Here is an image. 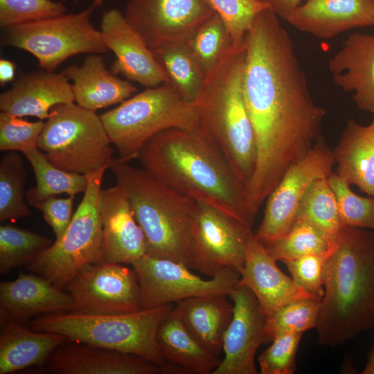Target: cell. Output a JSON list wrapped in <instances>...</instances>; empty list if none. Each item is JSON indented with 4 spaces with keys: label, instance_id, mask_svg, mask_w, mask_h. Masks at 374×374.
<instances>
[{
    "label": "cell",
    "instance_id": "60d3db41",
    "mask_svg": "<svg viewBox=\"0 0 374 374\" xmlns=\"http://www.w3.org/2000/svg\"><path fill=\"white\" fill-rule=\"evenodd\" d=\"M44 122H30L10 114H0V150L22 153L38 148V139Z\"/></svg>",
    "mask_w": 374,
    "mask_h": 374
},
{
    "label": "cell",
    "instance_id": "8d00e7d4",
    "mask_svg": "<svg viewBox=\"0 0 374 374\" xmlns=\"http://www.w3.org/2000/svg\"><path fill=\"white\" fill-rule=\"evenodd\" d=\"M321 299L307 298L290 302L266 317L265 330L270 342L285 333H303L317 327Z\"/></svg>",
    "mask_w": 374,
    "mask_h": 374
},
{
    "label": "cell",
    "instance_id": "f35d334b",
    "mask_svg": "<svg viewBox=\"0 0 374 374\" xmlns=\"http://www.w3.org/2000/svg\"><path fill=\"white\" fill-rule=\"evenodd\" d=\"M337 198L344 226H354L374 231V197H362L353 192L350 184L336 172L328 179Z\"/></svg>",
    "mask_w": 374,
    "mask_h": 374
},
{
    "label": "cell",
    "instance_id": "277c9868",
    "mask_svg": "<svg viewBox=\"0 0 374 374\" xmlns=\"http://www.w3.org/2000/svg\"><path fill=\"white\" fill-rule=\"evenodd\" d=\"M244 58L245 43L241 48L233 46L207 74L195 103L199 114L198 130L216 145L246 190L257 151L242 90Z\"/></svg>",
    "mask_w": 374,
    "mask_h": 374
},
{
    "label": "cell",
    "instance_id": "484cf974",
    "mask_svg": "<svg viewBox=\"0 0 374 374\" xmlns=\"http://www.w3.org/2000/svg\"><path fill=\"white\" fill-rule=\"evenodd\" d=\"M371 122L362 125L347 121L333 149L336 173L350 185L374 197V114Z\"/></svg>",
    "mask_w": 374,
    "mask_h": 374
},
{
    "label": "cell",
    "instance_id": "d4e9b609",
    "mask_svg": "<svg viewBox=\"0 0 374 374\" xmlns=\"http://www.w3.org/2000/svg\"><path fill=\"white\" fill-rule=\"evenodd\" d=\"M62 73L72 81L74 103L91 111L120 104L137 91L129 80L109 71L98 54H89L80 66L71 65Z\"/></svg>",
    "mask_w": 374,
    "mask_h": 374
},
{
    "label": "cell",
    "instance_id": "9a60e30c",
    "mask_svg": "<svg viewBox=\"0 0 374 374\" xmlns=\"http://www.w3.org/2000/svg\"><path fill=\"white\" fill-rule=\"evenodd\" d=\"M214 12L206 0H129L124 15L151 48L186 42Z\"/></svg>",
    "mask_w": 374,
    "mask_h": 374
},
{
    "label": "cell",
    "instance_id": "e0dca14e",
    "mask_svg": "<svg viewBox=\"0 0 374 374\" xmlns=\"http://www.w3.org/2000/svg\"><path fill=\"white\" fill-rule=\"evenodd\" d=\"M45 367L53 374H181L170 362L159 365L130 353L68 341L57 347Z\"/></svg>",
    "mask_w": 374,
    "mask_h": 374
},
{
    "label": "cell",
    "instance_id": "8992f818",
    "mask_svg": "<svg viewBox=\"0 0 374 374\" xmlns=\"http://www.w3.org/2000/svg\"><path fill=\"white\" fill-rule=\"evenodd\" d=\"M175 305L167 303L115 314H89L75 312L42 314L34 319L33 330L62 335L71 341L134 354L159 365L168 362L157 342L162 320Z\"/></svg>",
    "mask_w": 374,
    "mask_h": 374
},
{
    "label": "cell",
    "instance_id": "bcb514c9",
    "mask_svg": "<svg viewBox=\"0 0 374 374\" xmlns=\"http://www.w3.org/2000/svg\"><path fill=\"white\" fill-rule=\"evenodd\" d=\"M15 71V63L6 59L0 60V84L1 87L14 80Z\"/></svg>",
    "mask_w": 374,
    "mask_h": 374
},
{
    "label": "cell",
    "instance_id": "ba28073f",
    "mask_svg": "<svg viewBox=\"0 0 374 374\" xmlns=\"http://www.w3.org/2000/svg\"><path fill=\"white\" fill-rule=\"evenodd\" d=\"M111 143L100 116L72 103L51 109L37 147L55 166L87 175L109 168Z\"/></svg>",
    "mask_w": 374,
    "mask_h": 374
},
{
    "label": "cell",
    "instance_id": "83f0119b",
    "mask_svg": "<svg viewBox=\"0 0 374 374\" xmlns=\"http://www.w3.org/2000/svg\"><path fill=\"white\" fill-rule=\"evenodd\" d=\"M228 296H193L177 303L182 323L206 350L215 356L223 350V341L233 316Z\"/></svg>",
    "mask_w": 374,
    "mask_h": 374
},
{
    "label": "cell",
    "instance_id": "7bdbcfd3",
    "mask_svg": "<svg viewBox=\"0 0 374 374\" xmlns=\"http://www.w3.org/2000/svg\"><path fill=\"white\" fill-rule=\"evenodd\" d=\"M327 258L310 254L283 262L299 287L311 296L321 299L324 294V269Z\"/></svg>",
    "mask_w": 374,
    "mask_h": 374
},
{
    "label": "cell",
    "instance_id": "52a82bcc",
    "mask_svg": "<svg viewBox=\"0 0 374 374\" xmlns=\"http://www.w3.org/2000/svg\"><path fill=\"white\" fill-rule=\"evenodd\" d=\"M100 118L119 159L125 162L138 159L143 145L163 130L196 131L199 127L197 104L185 100L169 82L147 88Z\"/></svg>",
    "mask_w": 374,
    "mask_h": 374
},
{
    "label": "cell",
    "instance_id": "d6986e66",
    "mask_svg": "<svg viewBox=\"0 0 374 374\" xmlns=\"http://www.w3.org/2000/svg\"><path fill=\"white\" fill-rule=\"evenodd\" d=\"M103 262L131 265L146 254V240L127 195L115 186L100 190Z\"/></svg>",
    "mask_w": 374,
    "mask_h": 374
},
{
    "label": "cell",
    "instance_id": "7c38bea8",
    "mask_svg": "<svg viewBox=\"0 0 374 374\" xmlns=\"http://www.w3.org/2000/svg\"><path fill=\"white\" fill-rule=\"evenodd\" d=\"M335 163L333 150L321 136L308 154L287 169L267 197L255 237L266 246L287 232L311 184L319 179L328 178Z\"/></svg>",
    "mask_w": 374,
    "mask_h": 374
},
{
    "label": "cell",
    "instance_id": "5b68a950",
    "mask_svg": "<svg viewBox=\"0 0 374 374\" xmlns=\"http://www.w3.org/2000/svg\"><path fill=\"white\" fill-rule=\"evenodd\" d=\"M109 168L127 195L146 240V254L193 269L192 227L197 202L148 170L114 159Z\"/></svg>",
    "mask_w": 374,
    "mask_h": 374
},
{
    "label": "cell",
    "instance_id": "44dd1931",
    "mask_svg": "<svg viewBox=\"0 0 374 374\" xmlns=\"http://www.w3.org/2000/svg\"><path fill=\"white\" fill-rule=\"evenodd\" d=\"M74 103L71 84L60 73L42 70L20 74L11 89L0 94V109L17 117L47 119L60 104Z\"/></svg>",
    "mask_w": 374,
    "mask_h": 374
},
{
    "label": "cell",
    "instance_id": "603a6c76",
    "mask_svg": "<svg viewBox=\"0 0 374 374\" xmlns=\"http://www.w3.org/2000/svg\"><path fill=\"white\" fill-rule=\"evenodd\" d=\"M321 39L349 29L374 26V0H306L286 21Z\"/></svg>",
    "mask_w": 374,
    "mask_h": 374
},
{
    "label": "cell",
    "instance_id": "c3c4849f",
    "mask_svg": "<svg viewBox=\"0 0 374 374\" xmlns=\"http://www.w3.org/2000/svg\"><path fill=\"white\" fill-rule=\"evenodd\" d=\"M104 0H93L92 4L96 8L99 7L103 3Z\"/></svg>",
    "mask_w": 374,
    "mask_h": 374
},
{
    "label": "cell",
    "instance_id": "f546056e",
    "mask_svg": "<svg viewBox=\"0 0 374 374\" xmlns=\"http://www.w3.org/2000/svg\"><path fill=\"white\" fill-rule=\"evenodd\" d=\"M168 82L186 101L199 96L207 74L186 42H168L150 48Z\"/></svg>",
    "mask_w": 374,
    "mask_h": 374
},
{
    "label": "cell",
    "instance_id": "4fadbf2b",
    "mask_svg": "<svg viewBox=\"0 0 374 374\" xmlns=\"http://www.w3.org/2000/svg\"><path fill=\"white\" fill-rule=\"evenodd\" d=\"M251 228L203 203L193 220V269L214 277L225 269L240 272Z\"/></svg>",
    "mask_w": 374,
    "mask_h": 374
},
{
    "label": "cell",
    "instance_id": "7dc6e473",
    "mask_svg": "<svg viewBox=\"0 0 374 374\" xmlns=\"http://www.w3.org/2000/svg\"><path fill=\"white\" fill-rule=\"evenodd\" d=\"M363 374H374V346L368 355V361L362 371Z\"/></svg>",
    "mask_w": 374,
    "mask_h": 374
},
{
    "label": "cell",
    "instance_id": "7402d4cb",
    "mask_svg": "<svg viewBox=\"0 0 374 374\" xmlns=\"http://www.w3.org/2000/svg\"><path fill=\"white\" fill-rule=\"evenodd\" d=\"M73 307L68 292L32 272H20L15 280L0 283L1 325L34 315L70 312Z\"/></svg>",
    "mask_w": 374,
    "mask_h": 374
},
{
    "label": "cell",
    "instance_id": "9c48e42d",
    "mask_svg": "<svg viewBox=\"0 0 374 374\" xmlns=\"http://www.w3.org/2000/svg\"><path fill=\"white\" fill-rule=\"evenodd\" d=\"M107 168L87 175L84 196L62 235L27 265V269L63 289L87 265L103 262L99 195Z\"/></svg>",
    "mask_w": 374,
    "mask_h": 374
},
{
    "label": "cell",
    "instance_id": "7a4b0ae2",
    "mask_svg": "<svg viewBox=\"0 0 374 374\" xmlns=\"http://www.w3.org/2000/svg\"><path fill=\"white\" fill-rule=\"evenodd\" d=\"M138 159L168 187L251 228L254 217L244 187L219 149L199 130H163L143 145Z\"/></svg>",
    "mask_w": 374,
    "mask_h": 374
},
{
    "label": "cell",
    "instance_id": "ee69618b",
    "mask_svg": "<svg viewBox=\"0 0 374 374\" xmlns=\"http://www.w3.org/2000/svg\"><path fill=\"white\" fill-rule=\"evenodd\" d=\"M73 195L66 198L48 197L34 207L43 214L46 223L52 229L56 239L60 238L68 227L73 217Z\"/></svg>",
    "mask_w": 374,
    "mask_h": 374
},
{
    "label": "cell",
    "instance_id": "5bb4252c",
    "mask_svg": "<svg viewBox=\"0 0 374 374\" xmlns=\"http://www.w3.org/2000/svg\"><path fill=\"white\" fill-rule=\"evenodd\" d=\"M125 265L100 262L82 268L65 287L73 299L71 312L115 314L142 310L137 277Z\"/></svg>",
    "mask_w": 374,
    "mask_h": 374
},
{
    "label": "cell",
    "instance_id": "cb8c5ba5",
    "mask_svg": "<svg viewBox=\"0 0 374 374\" xmlns=\"http://www.w3.org/2000/svg\"><path fill=\"white\" fill-rule=\"evenodd\" d=\"M328 69L337 86L354 92L360 110L374 114V35L350 34L330 59Z\"/></svg>",
    "mask_w": 374,
    "mask_h": 374
},
{
    "label": "cell",
    "instance_id": "1f68e13d",
    "mask_svg": "<svg viewBox=\"0 0 374 374\" xmlns=\"http://www.w3.org/2000/svg\"><path fill=\"white\" fill-rule=\"evenodd\" d=\"M336 240L329 238L312 223L297 219L287 232L265 247L276 261L284 262L310 254L328 258L335 247Z\"/></svg>",
    "mask_w": 374,
    "mask_h": 374
},
{
    "label": "cell",
    "instance_id": "e575fe53",
    "mask_svg": "<svg viewBox=\"0 0 374 374\" xmlns=\"http://www.w3.org/2000/svg\"><path fill=\"white\" fill-rule=\"evenodd\" d=\"M40 234L10 224L0 226V272L28 265L52 244Z\"/></svg>",
    "mask_w": 374,
    "mask_h": 374
},
{
    "label": "cell",
    "instance_id": "f6af8a7d",
    "mask_svg": "<svg viewBox=\"0 0 374 374\" xmlns=\"http://www.w3.org/2000/svg\"><path fill=\"white\" fill-rule=\"evenodd\" d=\"M268 4L269 9L278 17L287 21L300 6L302 0H259Z\"/></svg>",
    "mask_w": 374,
    "mask_h": 374
},
{
    "label": "cell",
    "instance_id": "836d02e7",
    "mask_svg": "<svg viewBox=\"0 0 374 374\" xmlns=\"http://www.w3.org/2000/svg\"><path fill=\"white\" fill-rule=\"evenodd\" d=\"M26 177L21 155L16 151L3 154L0 161V220L28 217L31 211L25 202Z\"/></svg>",
    "mask_w": 374,
    "mask_h": 374
},
{
    "label": "cell",
    "instance_id": "3957f363",
    "mask_svg": "<svg viewBox=\"0 0 374 374\" xmlns=\"http://www.w3.org/2000/svg\"><path fill=\"white\" fill-rule=\"evenodd\" d=\"M374 326V231L344 226L324 269L318 343L335 347Z\"/></svg>",
    "mask_w": 374,
    "mask_h": 374
},
{
    "label": "cell",
    "instance_id": "ab89813d",
    "mask_svg": "<svg viewBox=\"0 0 374 374\" xmlns=\"http://www.w3.org/2000/svg\"><path fill=\"white\" fill-rule=\"evenodd\" d=\"M63 2L52 0H0V26L3 29L66 13Z\"/></svg>",
    "mask_w": 374,
    "mask_h": 374
},
{
    "label": "cell",
    "instance_id": "d6a6232c",
    "mask_svg": "<svg viewBox=\"0 0 374 374\" xmlns=\"http://www.w3.org/2000/svg\"><path fill=\"white\" fill-rule=\"evenodd\" d=\"M328 179H319L311 184L299 204L295 220H306L336 240L344 225Z\"/></svg>",
    "mask_w": 374,
    "mask_h": 374
},
{
    "label": "cell",
    "instance_id": "f1b7e54d",
    "mask_svg": "<svg viewBox=\"0 0 374 374\" xmlns=\"http://www.w3.org/2000/svg\"><path fill=\"white\" fill-rule=\"evenodd\" d=\"M157 342L166 362L184 368L189 374H212L222 360L202 347L187 330L177 305L161 322Z\"/></svg>",
    "mask_w": 374,
    "mask_h": 374
},
{
    "label": "cell",
    "instance_id": "b9f144b4",
    "mask_svg": "<svg viewBox=\"0 0 374 374\" xmlns=\"http://www.w3.org/2000/svg\"><path fill=\"white\" fill-rule=\"evenodd\" d=\"M302 333H285L276 337L259 357L261 374H292L296 368V355Z\"/></svg>",
    "mask_w": 374,
    "mask_h": 374
},
{
    "label": "cell",
    "instance_id": "6da1fadb",
    "mask_svg": "<svg viewBox=\"0 0 374 374\" xmlns=\"http://www.w3.org/2000/svg\"><path fill=\"white\" fill-rule=\"evenodd\" d=\"M242 90L257 151L246 190L250 204L260 207L321 136L326 112L314 101L293 41L269 8L245 37Z\"/></svg>",
    "mask_w": 374,
    "mask_h": 374
},
{
    "label": "cell",
    "instance_id": "30bf717a",
    "mask_svg": "<svg viewBox=\"0 0 374 374\" xmlns=\"http://www.w3.org/2000/svg\"><path fill=\"white\" fill-rule=\"evenodd\" d=\"M91 4L76 13H64L6 29L4 42L32 54L43 70L54 72L71 56L105 53L109 51L100 30L91 17Z\"/></svg>",
    "mask_w": 374,
    "mask_h": 374
},
{
    "label": "cell",
    "instance_id": "d590c367",
    "mask_svg": "<svg viewBox=\"0 0 374 374\" xmlns=\"http://www.w3.org/2000/svg\"><path fill=\"white\" fill-rule=\"evenodd\" d=\"M186 43L206 74L233 46L231 35L216 12L201 25Z\"/></svg>",
    "mask_w": 374,
    "mask_h": 374
},
{
    "label": "cell",
    "instance_id": "4316f807",
    "mask_svg": "<svg viewBox=\"0 0 374 374\" xmlns=\"http://www.w3.org/2000/svg\"><path fill=\"white\" fill-rule=\"evenodd\" d=\"M68 341L62 335L33 331L17 320L10 321L3 324L0 334V374L45 366L53 352Z\"/></svg>",
    "mask_w": 374,
    "mask_h": 374
},
{
    "label": "cell",
    "instance_id": "4dcf8cb0",
    "mask_svg": "<svg viewBox=\"0 0 374 374\" xmlns=\"http://www.w3.org/2000/svg\"><path fill=\"white\" fill-rule=\"evenodd\" d=\"M33 168L36 185L29 189L26 197L35 206L46 198L66 193L73 195L84 193L88 185L87 175L68 172L53 165L38 148L24 153Z\"/></svg>",
    "mask_w": 374,
    "mask_h": 374
},
{
    "label": "cell",
    "instance_id": "ac0fdd59",
    "mask_svg": "<svg viewBox=\"0 0 374 374\" xmlns=\"http://www.w3.org/2000/svg\"><path fill=\"white\" fill-rule=\"evenodd\" d=\"M100 30L116 57L111 66L114 74H121L147 88L168 82L151 49L120 10L112 8L103 12Z\"/></svg>",
    "mask_w": 374,
    "mask_h": 374
},
{
    "label": "cell",
    "instance_id": "8fae6325",
    "mask_svg": "<svg viewBox=\"0 0 374 374\" xmlns=\"http://www.w3.org/2000/svg\"><path fill=\"white\" fill-rule=\"evenodd\" d=\"M131 265L139 283L143 309L177 303L193 296H228L240 279V273L232 269L203 279L181 262L147 254Z\"/></svg>",
    "mask_w": 374,
    "mask_h": 374
},
{
    "label": "cell",
    "instance_id": "74e56055",
    "mask_svg": "<svg viewBox=\"0 0 374 374\" xmlns=\"http://www.w3.org/2000/svg\"><path fill=\"white\" fill-rule=\"evenodd\" d=\"M226 26L236 48L244 46L245 37L260 12L269 8L259 0H206Z\"/></svg>",
    "mask_w": 374,
    "mask_h": 374
},
{
    "label": "cell",
    "instance_id": "2e32d148",
    "mask_svg": "<svg viewBox=\"0 0 374 374\" xmlns=\"http://www.w3.org/2000/svg\"><path fill=\"white\" fill-rule=\"evenodd\" d=\"M228 297L233 303V316L224 337V357L212 374H256V350L270 342L265 330L266 314L244 285L238 283Z\"/></svg>",
    "mask_w": 374,
    "mask_h": 374
},
{
    "label": "cell",
    "instance_id": "ffe728a7",
    "mask_svg": "<svg viewBox=\"0 0 374 374\" xmlns=\"http://www.w3.org/2000/svg\"><path fill=\"white\" fill-rule=\"evenodd\" d=\"M276 262L251 232L239 283L252 291L266 317L290 302L316 298L282 272Z\"/></svg>",
    "mask_w": 374,
    "mask_h": 374
}]
</instances>
